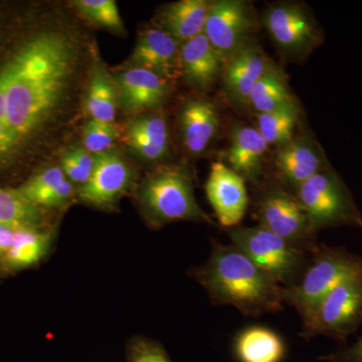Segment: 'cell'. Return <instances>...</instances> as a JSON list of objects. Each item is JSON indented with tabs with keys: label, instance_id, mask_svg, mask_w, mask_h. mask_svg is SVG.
Returning <instances> with one entry per match:
<instances>
[{
	"label": "cell",
	"instance_id": "cell-1",
	"mask_svg": "<svg viewBox=\"0 0 362 362\" xmlns=\"http://www.w3.org/2000/svg\"><path fill=\"white\" fill-rule=\"evenodd\" d=\"M71 47L56 33L28 42L8 64L6 122L18 138L35 130L58 105L71 70Z\"/></svg>",
	"mask_w": 362,
	"mask_h": 362
},
{
	"label": "cell",
	"instance_id": "cell-2",
	"mask_svg": "<svg viewBox=\"0 0 362 362\" xmlns=\"http://www.w3.org/2000/svg\"><path fill=\"white\" fill-rule=\"evenodd\" d=\"M195 276L214 304L254 317L283 310L282 287L233 245H214Z\"/></svg>",
	"mask_w": 362,
	"mask_h": 362
},
{
	"label": "cell",
	"instance_id": "cell-3",
	"mask_svg": "<svg viewBox=\"0 0 362 362\" xmlns=\"http://www.w3.org/2000/svg\"><path fill=\"white\" fill-rule=\"evenodd\" d=\"M140 202L152 225L176 221L211 223L195 199L189 173L180 166L159 168L143 181Z\"/></svg>",
	"mask_w": 362,
	"mask_h": 362
},
{
	"label": "cell",
	"instance_id": "cell-4",
	"mask_svg": "<svg viewBox=\"0 0 362 362\" xmlns=\"http://www.w3.org/2000/svg\"><path fill=\"white\" fill-rule=\"evenodd\" d=\"M362 272V257L344 247L319 245L303 277L293 287L283 288L284 303L306 318L314 307L340 282Z\"/></svg>",
	"mask_w": 362,
	"mask_h": 362
},
{
	"label": "cell",
	"instance_id": "cell-5",
	"mask_svg": "<svg viewBox=\"0 0 362 362\" xmlns=\"http://www.w3.org/2000/svg\"><path fill=\"white\" fill-rule=\"evenodd\" d=\"M228 235L233 246L269 274L281 287L296 285L310 263L309 254L264 226H235L228 230Z\"/></svg>",
	"mask_w": 362,
	"mask_h": 362
},
{
	"label": "cell",
	"instance_id": "cell-6",
	"mask_svg": "<svg viewBox=\"0 0 362 362\" xmlns=\"http://www.w3.org/2000/svg\"><path fill=\"white\" fill-rule=\"evenodd\" d=\"M314 232L349 226L362 228V214L341 177L328 168L294 190Z\"/></svg>",
	"mask_w": 362,
	"mask_h": 362
},
{
	"label": "cell",
	"instance_id": "cell-7",
	"mask_svg": "<svg viewBox=\"0 0 362 362\" xmlns=\"http://www.w3.org/2000/svg\"><path fill=\"white\" fill-rule=\"evenodd\" d=\"M362 325V272L350 276L314 307L303 319L304 338L324 335L344 340Z\"/></svg>",
	"mask_w": 362,
	"mask_h": 362
},
{
	"label": "cell",
	"instance_id": "cell-8",
	"mask_svg": "<svg viewBox=\"0 0 362 362\" xmlns=\"http://www.w3.org/2000/svg\"><path fill=\"white\" fill-rule=\"evenodd\" d=\"M256 216L259 226L311 256L319 246L303 206L284 188L264 189L256 201Z\"/></svg>",
	"mask_w": 362,
	"mask_h": 362
},
{
	"label": "cell",
	"instance_id": "cell-9",
	"mask_svg": "<svg viewBox=\"0 0 362 362\" xmlns=\"http://www.w3.org/2000/svg\"><path fill=\"white\" fill-rule=\"evenodd\" d=\"M264 23L280 51L291 58H305L323 42V33L313 16L299 4L271 6Z\"/></svg>",
	"mask_w": 362,
	"mask_h": 362
},
{
	"label": "cell",
	"instance_id": "cell-10",
	"mask_svg": "<svg viewBox=\"0 0 362 362\" xmlns=\"http://www.w3.org/2000/svg\"><path fill=\"white\" fill-rule=\"evenodd\" d=\"M256 18L250 4L243 0L211 2L204 35L225 61L250 42Z\"/></svg>",
	"mask_w": 362,
	"mask_h": 362
},
{
	"label": "cell",
	"instance_id": "cell-11",
	"mask_svg": "<svg viewBox=\"0 0 362 362\" xmlns=\"http://www.w3.org/2000/svg\"><path fill=\"white\" fill-rule=\"evenodd\" d=\"M207 199L221 226L235 228L246 214V181L223 162H214L206 185Z\"/></svg>",
	"mask_w": 362,
	"mask_h": 362
},
{
	"label": "cell",
	"instance_id": "cell-12",
	"mask_svg": "<svg viewBox=\"0 0 362 362\" xmlns=\"http://www.w3.org/2000/svg\"><path fill=\"white\" fill-rule=\"evenodd\" d=\"M275 66L258 45L250 40L226 59L223 66V88L230 101L246 106L255 86Z\"/></svg>",
	"mask_w": 362,
	"mask_h": 362
},
{
	"label": "cell",
	"instance_id": "cell-13",
	"mask_svg": "<svg viewBox=\"0 0 362 362\" xmlns=\"http://www.w3.org/2000/svg\"><path fill=\"white\" fill-rule=\"evenodd\" d=\"M132 171L117 152L95 156L89 180L78 190V199L95 206H110L129 187Z\"/></svg>",
	"mask_w": 362,
	"mask_h": 362
},
{
	"label": "cell",
	"instance_id": "cell-14",
	"mask_svg": "<svg viewBox=\"0 0 362 362\" xmlns=\"http://www.w3.org/2000/svg\"><path fill=\"white\" fill-rule=\"evenodd\" d=\"M275 164L281 180L293 190L321 170L330 168L322 149L309 135L293 138L279 147Z\"/></svg>",
	"mask_w": 362,
	"mask_h": 362
},
{
	"label": "cell",
	"instance_id": "cell-15",
	"mask_svg": "<svg viewBox=\"0 0 362 362\" xmlns=\"http://www.w3.org/2000/svg\"><path fill=\"white\" fill-rule=\"evenodd\" d=\"M121 104L130 113L158 108L165 102L169 82L153 71L145 69H131L116 78Z\"/></svg>",
	"mask_w": 362,
	"mask_h": 362
},
{
	"label": "cell",
	"instance_id": "cell-16",
	"mask_svg": "<svg viewBox=\"0 0 362 362\" xmlns=\"http://www.w3.org/2000/svg\"><path fill=\"white\" fill-rule=\"evenodd\" d=\"M180 45L161 28L145 30L137 40L132 62L137 68L153 71L169 82L181 75Z\"/></svg>",
	"mask_w": 362,
	"mask_h": 362
},
{
	"label": "cell",
	"instance_id": "cell-17",
	"mask_svg": "<svg viewBox=\"0 0 362 362\" xmlns=\"http://www.w3.org/2000/svg\"><path fill=\"white\" fill-rule=\"evenodd\" d=\"M269 144L258 128L235 125L230 130V146L226 153L228 168L252 185L263 177L264 156Z\"/></svg>",
	"mask_w": 362,
	"mask_h": 362
},
{
	"label": "cell",
	"instance_id": "cell-18",
	"mask_svg": "<svg viewBox=\"0 0 362 362\" xmlns=\"http://www.w3.org/2000/svg\"><path fill=\"white\" fill-rule=\"evenodd\" d=\"M225 63L204 33L180 45L181 75L199 89L211 87L221 77Z\"/></svg>",
	"mask_w": 362,
	"mask_h": 362
},
{
	"label": "cell",
	"instance_id": "cell-19",
	"mask_svg": "<svg viewBox=\"0 0 362 362\" xmlns=\"http://www.w3.org/2000/svg\"><path fill=\"white\" fill-rule=\"evenodd\" d=\"M220 117L216 106L204 99L187 102L180 113L183 143L192 154H201L216 137Z\"/></svg>",
	"mask_w": 362,
	"mask_h": 362
},
{
	"label": "cell",
	"instance_id": "cell-20",
	"mask_svg": "<svg viewBox=\"0 0 362 362\" xmlns=\"http://www.w3.org/2000/svg\"><path fill=\"white\" fill-rule=\"evenodd\" d=\"M211 2L180 0L164 7L160 13L161 30L180 45L204 32Z\"/></svg>",
	"mask_w": 362,
	"mask_h": 362
},
{
	"label": "cell",
	"instance_id": "cell-21",
	"mask_svg": "<svg viewBox=\"0 0 362 362\" xmlns=\"http://www.w3.org/2000/svg\"><path fill=\"white\" fill-rule=\"evenodd\" d=\"M124 142L147 160H159L168 149V128L165 119L150 114L136 119L128 126Z\"/></svg>",
	"mask_w": 362,
	"mask_h": 362
},
{
	"label": "cell",
	"instance_id": "cell-22",
	"mask_svg": "<svg viewBox=\"0 0 362 362\" xmlns=\"http://www.w3.org/2000/svg\"><path fill=\"white\" fill-rule=\"evenodd\" d=\"M235 354L240 362H282L286 345L275 331L252 326L235 338Z\"/></svg>",
	"mask_w": 362,
	"mask_h": 362
},
{
	"label": "cell",
	"instance_id": "cell-23",
	"mask_svg": "<svg viewBox=\"0 0 362 362\" xmlns=\"http://www.w3.org/2000/svg\"><path fill=\"white\" fill-rule=\"evenodd\" d=\"M52 235L37 226L16 228L4 266L8 271H18L39 263L51 247Z\"/></svg>",
	"mask_w": 362,
	"mask_h": 362
},
{
	"label": "cell",
	"instance_id": "cell-24",
	"mask_svg": "<svg viewBox=\"0 0 362 362\" xmlns=\"http://www.w3.org/2000/svg\"><path fill=\"white\" fill-rule=\"evenodd\" d=\"M294 104H297V101L290 92L287 78L276 66L255 86L247 103L258 115Z\"/></svg>",
	"mask_w": 362,
	"mask_h": 362
},
{
	"label": "cell",
	"instance_id": "cell-25",
	"mask_svg": "<svg viewBox=\"0 0 362 362\" xmlns=\"http://www.w3.org/2000/svg\"><path fill=\"white\" fill-rule=\"evenodd\" d=\"M115 86L104 69L96 68L88 88L86 109L94 120L113 124L116 117Z\"/></svg>",
	"mask_w": 362,
	"mask_h": 362
},
{
	"label": "cell",
	"instance_id": "cell-26",
	"mask_svg": "<svg viewBox=\"0 0 362 362\" xmlns=\"http://www.w3.org/2000/svg\"><path fill=\"white\" fill-rule=\"evenodd\" d=\"M299 119L298 104L290 105L270 113L259 114L258 130L269 145L283 146L293 139Z\"/></svg>",
	"mask_w": 362,
	"mask_h": 362
},
{
	"label": "cell",
	"instance_id": "cell-27",
	"mask_svg": "<svg viewBox=\"0 0 362 362\" xmlns=\"http://www.w3.org/2000/svg\"><path fill=\"white\" fill-rule=\"evenodd\" d=\"M40 221L39 207L26 201L18 190L0 188V226L26 228L37 226Z\"/></svg>",
	"mask_w": 362,
	"mask_h": 362
},
{
	"label": "cell",
	"instance_id": "cell-28",
	"mask_svg": "<svg viewBox=\"0 0 362 362\" xmlns=\"http://www.w3.org/2000/svg\"><path fill=\"white\" fill-rule=\"evenodd\" d=\"M75 4L81 13L98 25L111 30H122V18L114 0H80Z\"/></svg>",
	"mask_w": 362,
	"mask_h": 362
},
{
	"label": "cell",
	"instance_id": "cell-29",
	"mask_svg": "<svg viewBox=\"0 0 362 362\" xmlns=\"http://www.w3.org/2000/svg\"><path fill=\"white\" fill-rule=\"evenodd\" d=\"M83 133L85 149L94 156H100L111 151L118 132L113 124L90 119L85 124Z\"/></svg>",
	"mask_w": 362,
	"mask_h": 362
},
{
	"label": "cell",
	"instance_id": "cell-30",
	"mask_svg": "<svg viewBox=\"0 0 362 362\" xmlns=\"http://www.w3.org/2000/svg\"><path fill=\"white\" fill-rule=\"evenodd\" d=\"M65 180L66 175L63 169L51 168L45 169L39 175L33 176L18 190L26 201L37 206V202L42 197H45L47 192H51L52 188L56 187L59 183Z\"/></svg>",
	"mask_w": 362,
	"mask_h": 362
},
{
	"label": "cell",
	"instance_id": "cell-31",
	"mask_svg": "<svg viewBox=\"0 0 362 362\" xmlns=\"http://www.w3.org/2000/svg\"><path fill=\"white\" fill-rule=\"evenodd\" d=\"M74 192V185L70 180H66L59 183L56 187L52 188L51 192H47L45 197L37 202V207H45L52 209L65 204L71 199Z\"/></svg>",
	"mask_w": 362,
	"mask_h": 362
},
{
	"label": "cell",
	"instance_id": "cell-32",
	"mask_svg": "<svg viewBox=\"0 0 362 362\" xmlns=\"http://www.w3.org/2000/svg\"><path fill=\"white\" fill-rule=\"evenodd\" d=\"M131 362H170V361L158 345L149 342H139L133 351Z\"/></svg>",
	"mask_w": 362,
	"mask_h": 362
},
{
	"label": "cell",
	"instance_id": "cell-33",
	"mask_svg": "<svg viewBox=\"0 0 362 362\" xmlns=\"http://www.w3.org/2000/svg\"><path fill=\"white\" fill-rule=\"evenodd\" d=\"M73 158L77 162L81 173H82L83 185L89 180L95 165V157L86 149L78 148L70 152Z\"/></svg>",
	"mask_w": 362,
	"mask_h": 362
},
{
	"label": "cell",
	"instance_id": "cell-34",
	"mask_svg": "<svg viewBox=\"0 0 362 362\" xmlns=\"http://www.w3.org/2000/svg\"><path fill=\"white\" fill-rule=\"evenodd\" d=\"M328 359L334 362H362V337L354 345L335 352Z\"/></svg>",
	"mask_w": 362,
	"mask_h": 362
},
{
	"label": "cell",
	"instance_id": "cell-35",
	"mask_svg": "<svg viewBox=\"0 0 362 362\" xmlns=\"http://www.w3.org/2000/svg\"><path fill=\"white\" fill-rule=\"evenodd\" d=\"M18 139L20 138L14 134L6 121L0 120V157L4 156L13 148Z\"/></svg>",
	"mask_w": 362,
	"mask_h": 362
},
{
	"label": "cell",
	"instance_id": "cell-36",
	"mask_svg": "<svg viewBox=\"0 0 362 362\" xmlns=\"http://www.w3.org/2000/svg\"><path fill=\"white\" fill-rule=\"evenodd\" d=\"M62 166H63L62 169H63L64 173L69 178V180L74 183H81V185H83L82 173H81L77 162H76L70 153L64 156Z\"/></svg>",
	"mask_w": 362,
	"mask_h": 362
},
{
	"label": "cell",
	"instance_id": "cell-37",
	"mask_svg": "<svg viewBox=\"0 0 362 362\" xmlns=\"http://www.w3.org/2000/svg\"><path fill=\"white\" fill-rule=\"evenodd\" d=\"M11 82V71L6 66L0 73V120L6 121V97Z\"/></svg>",
	"mask_w": 362,
	"mask_h": 362
},
{
	"label": "cell",
	"instance_id": "cell-38",
	"mask_svg": "<svg viewBox=\"0 0 362 362\" xmlns=\"http://www.w3.org/2000/svg\"><path fill=\"white\" fill-rule=\"evenodd\" d=\"M16 228L11 226H0V264L4 265L7 252L13 243Z\"/></svg>",
	"mask_w": 362,
	"mask_h": 362
}]
</instances>
